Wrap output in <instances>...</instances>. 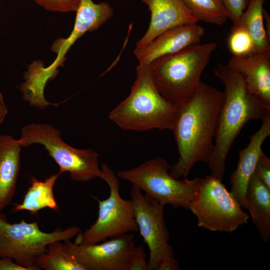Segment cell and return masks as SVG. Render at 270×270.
Here are the masks:
<instances>
[{"instance_id": "cell-19", "label": "cell", "mask_w": 270, "mask_h": 270, "mask_svg": "<svg viewBox=\"0 0 270 270\" xmlns=\"http://www.w3.org/2000/svg\"><path fill=\"white\" fill-rule=\"evenodd\" d=\"M60 175L58 172L54 174L44 181L31 177L30 186L24 196L22 202L15 204L12 211L16 212L26 210L35 214L46 208L57 210L58 207L54 198V187Z\"/></svg>"}, {"instance_id": "cell-29", "label": "cell", "mask_w": 270, "mask_h": 270, "mask_svg": "<svg viewBox=\"0 0 270 270\" xmlns=\"http://www.w3.org/2000/svg\"><path fill=\"white\" fill-rule=\"evenodd\" d=\"M179 264L174 258L166 260L160 263L158 270H178Z\"/></svg>"}, {"instance_id": "cell-17", "label": "cell", "mask_w": 270, "mask_h": 270, "mask_svg": "<svg viewBox=\"0 0 270 270\" xmlns=\"http://www.w3.org/2000/svg\"><path fill=\"white\" fill-rule=\"evenodd\" d=\"M22 147L10 135L0 136V211L14 196L20 168Z\"/></svg>"}, {"instance_id": "cell-27", "label": "cell", "mask_w": 270, "mask_h": 270, "mask_svg": "<svg viewBox=\"0 0 270 270\" xmlns=\"http://www.w3.org/2000/svg\"><path fill=\"white\" fill-rule=\"evenodd\" d=\"M255 172L270 190V159L265 154L262 152L255 168Z\"/></svg>"}, {"instance_id": "cell-6", "label": "cell", "mask_w": 270, "mask_h": 270, "mask_svg": "<svg viewBox=\"0 0 270 270\" xmlns=\"http://www.w3.org/2000/svg\"><path fill=\"white\" fill-rule=\"evenodd\" d=\"M81 232L79 227L72 226L45 232L40 230L37 222L24 220L11 224L0 211V258L13 260L28 270H40L36 264V258L46 252L49 244L70 240Z\"/></svg>"}, {"instance_id": "cell-24", "label": "cell", "mask_w": 270, "mask_h": 270, "mask_svg": "<svg viewBox=\"0 0 270 270\" xmlns=\"http://www.w3.org/2000/svg\"><path fill=\"white\" fill-rule=\"evenodd\" d=\"M46 10L52 12H76L81 0H34Z\"/></svg>"}, {"instance_id": "cell-23", "label": "cell", "mask_w": 270, "mask_h": 270, "mask_svg": "<svg viewBox=\"0 0 270 270\" xmlns=\"http://www.w3.org/2000/svg\"><path fill=\"white\" fill-rule=\"evenodd\" d=\"M228 47L232 56H246L256 52L252 37L240 25L232 24L228 39Z\"/></svg>"}, {"instance_id": "cell-11", "label": "cell", "mask_w": 270, "mask_h": 270, "mask_svg": "<svg viewBox=\"0 0 270 270\" xmlns=\"http://www.w3.org/2000/svg\"><path fill=\"white\" fill-rule=\"evenodd\" d=\"M67 252L88 270H125L136 246L133 234L110 238L101 244H77L64 241Z\"/></svg>"}, {"instance_id": "cell-8", "label": "cell", "mask_w": 270, "mask_h": 270, "mask_svg": "<svg viewBox=\"0 0 270 270\" xmlns=\"http://www.w3.org/2000/svg\"><path fill=\"white\" fill-rule=\"evenodd\" d=\"M212 176L200 178L188 209L198 226L211 232L231 233L250 218L226 188Z\"/></svg>"}, {"instance_id": "cell-4", "label": "cell", "mask_w": 270, "mask_h": 270, "mask_svg": "<svg viewBox=\"0 0 270 270\" xmlns=\"http://www.w3.org/2000/svg\"><path fill=\"white\" fill-rule=\"evenodd\" d=\"M216 48L214 42L199 43L152 62L148 65L160 94L178 107L187 102L198 88L202 74Z\"/></svg>"}, {"instance_id": "cell-5", "label": "cell", "mask_w": 270, "mask_h": 270, "mask_svg": "<svg viewBox=\"0 0 270 270\" xmlns=\"http://www.w3.org/2000/svg\"><path fill=\"white\" fill-rule=\"evenodd\" d=\"M17 140L22 148L34 144H42L59 166V174L68 172L73 180L85 182L104 178L99 167L98 153L92 149H78L68 145L62 139L60 131L52 124H27L22 128L20 138Z\"/></svg>"}, {"instance_id": "cell-9", "label": "cell", "mask_w": 270, "mask_h": 270, "mask_svg": "<svg viewBox=\"0 0 270 270\" xmlns=\"http://www.w3.org/2000/svg\"><path fill=\"white\" fill-rule=\"evenodd\" d=\"M104 180L108 184L110 193L105 200L94 196L98 205L96 222L84 232L76 236L74 244H90L99 243L107 238L139 232L134 207L131 200L121 197L119 192V178L106 164L101 167Z\"/></svg>"}, {"instance_id": "cell-26", "label": "cell", "mask_w": 270, "mask_h": 270, "mask_svg": "<svg viewBox=\"0 0 270 270\" xmlns=\"http://www.w3.org/2000/svg\"><path fill=\"white\" fill-rule=\"evenodd\" d=\"M233 24H238L240 17L248 4V0H222Z\"/></svg>"}, {"instance_id": "cell-12", "label": "cell", "mask_w": 270, "mask_h": 270, "mask_svg": "<svg viewBox=\"0 0 270 270\" xmlns=\"http://www.w3.org/2000/svg\"><path fill=\"white\" fill-rule=\"evenodd\" d=\"M204 34V28L197 23L176 26L161 33L146 46L135 48L134 54L138 65H148L158 58L200 43Z\"/></svg>"}, {"instance_id": "cell-3", "label": "cell", "mask_w": 270, "mask_h": 270, "mask_svg": "<svg viewBox=\"0 0 270 270\" xmlns=\"http://www.w3.org/2000/svg\"><path fill=\"white\" fill-rule=\"evenodd\" d=\"M179 107L164 98L157 90L149 65H138L128 96L112 109L109 119L124 130H172Z\"/></svg>"}, {"instance_id": "cell-22", "label": "cell", "mask_w": 270, "mask_h": 270, "mask_svg": "<svg viewBox=\"0 0 270 270\" xmlns=\"http://www.w3.org/2000/svg\"><path fill=\"white\" fill-rule=\"evenodd\" d=\"M182 0L198 21L222 25L230 19L222 0Z\"/></svg>"}, {"instance_id": "cell-13", "label": "cell", "mask_w": 270, "mask_h": 270, "mask_svg": "<svg viewBox=\"0 0 270 270\" xmlns=\"http://www.w3.org/2000/svg\"><path fill=\"white\" fill-rule=\"evenodd\" d=\"M76 12L70 34L67 38L57 40L52 46L58 56L48 67L54 71H57L58 66L62 64L67 52L78 39L88 32L97 30L114 15V10L108 2L96 4L92 0H81Z\"/></svg>"}, {"instance_id": "cell-31", "label": "cell", "mask_w": 270, "mask_h": 270, "mask_svg": "<svg viewBox=\"0 0 270 270\" xmlns=\"http://www.w3.org/2000/svg\"><path fill=\"white\" fill-rule=\"evenodd\" d=\"M4 98L2 94L0 92V105L4 104Z\"/></svg>"}, {"instance_id": "cell-1", "label": "cell", "mask_w": 270, "mask_h": 270, "mask_svg": "<svg viewBox=\"0 0 270 270\" xmlns=\"http://www.w3.org/2000/svg\"><path fill=\"white\" fill-rule=\"evenodd\" d=\"M224 98L223 92L202 82L194 96L179 107L172 130L179 156L169 172L174 178H186L196 163L208 162Z\"/></svg>"}, {"instance_id": "cell-21", "label": "cell", "mask_w": 270, "mask_h": 270, "mask_svg": "<svg viewBox=\"0 0 270 270\" xmlns=\"http://www.w3.org/2000/svg\"><path fill=\"white\" fill-rule=\"evenodd\" d=\"M36 265L45 270H88L66 250L62 241L49 244L46 250L36 258Z\"/></svg>"}, {"instance_id": "cell-16", "label": "cell", "mask_w": 270, "mask_h": 270, "mask_svg": "<svg viewBox=\"0 0 270 270\" xmlns=\"http://www.w3.org/2000/svg\"><path fill=\"white\" fill-rule=\"evenodd\" d=\"M262 121L259 130L250 136L248 146L238 151V161L231 174L230 194L240 206L246 210L245 194L250 178L254 172L258 160L262 153V146L270 135V114Z\"/></svg>"}, {"instance_id": "cell-20", "label": "cell", "mask_w": 270, "mask_h": 270, "mask_svg": "<svg viewBox=\"0 0 270 270\" xmlns=\"http://www.w3.org/2000/svg\"><path fill=\"white\" fill-rule=\"evenodd\" d=\"M265 0H248L246 8L241 15L238 24L252 37L256 52L270 50V39L264 19L263 7Z\"/></svg>"}, {"instance_id": "cell-10", "label": "cell", "mask_w": 270, "mask_h": 270, "mask_svg": "<svg viewBox=\"0 0 270 270\" xmlns=\"http://www.w3.org/2000/svg\"><path fill=\"white\" fill-rule=\"evenodd\" d=\"M132 202L139 232L149 250L148 270H158L164 261L174 258L168 242L170 232L164 219V206L150 198L134 186H132Z\"/></svg>"}, {"instance_id": "cell-14", "label": "cell", "mask_w": 270, "mask_h": 270, "mask_svg": "<svg viewBox=\"0 0 270 270\" xmlns=\"http://www.w3.org/2000/svg\"><path fill=\"white\" fill-rule=\"evenodd\" d=\"M150 13L148 28L136 48L146 46L164 32L180 26L198 23L196 16L182 0H141Z\"/></svg>"}, {"instance_id": "cell-25", "label": "cell", "mask_w": 270, "mask_h": 270, "mask_svg": "<svg viewBox=\"0 0 270 270\" xmlns=\"http://www.w3.org/2000/svg\"><path fill=\"white\" fill-rule=\"evenodd\" d=\"M125 270H148L146 253L142 245L136 246L126 264Z\"/></svg>"}, {"instance_id": "cell-15", "label": "cell", "mask_w": 270, "mask_h": 270, "mask_svg": "<svg viewBox=\"0 0 270 270\" xmlns=\"http://www.w3.org/2000/svg\"><path fill=\"white\" fill-rule=\"evenodd\" d=\"M228 65L242 76L248 92L270 108V50L232 56Z\"/></svg>"}, {"instance_id": "cell-30", "label": "cell", "mask_w": 270, "mask_h": 270, "mask_svg": "<svg viewBox=\"0 0 270 270\" xmlns=\"http://www.w3.org/2000/svg\"><path fill=\"white\" fill-rule=\"evenodd\" d=\"M8 113V108L6 104L0 105V126L2 124Z\"/></svg>"}, {"instance_id": "cell-2", "label": "cell", "mask_w": 270, "mask_h": 270, "mask_svg": "<svg viewBox=\"0 0 270 270\" xmlns=\"http://www.w3.org/2000/svg\"><path fill=\"white\" fill-rule=\"evenodd\" d=\"M214 72L224 90L208 164L210 176L222 181L226 158L236 138L247 122L266 118L270 114V108L248 92L242 76L228 64H218Z\"/></svg>"}, {"instance_id": "cell-18", "label": "cell", "mask_w": 270, "mask_h": 270, "mask_svg": "<svg viewBox=\"0 0 270 270\" xmlns=\"http://www.w3.org/2000/svg\"><path fill=\"white\" fill-rule=\"evenodd\" d=\"M246 210L252 218L264 242L270 238V190L256 174L253 173L245 194Z\"/></svg>"}, {"instance_id": "cell-7", "label": "cell", "mask_w": 270, "mask_h": 270, "mask_svg": "<svg viewBox=\"0 0 270 270\" xmlns=\"http://www.w3.org/2000/svg\"><path fill=\"white\" fill-rule=\"evenodd\" d=\"M170 168L166 160L157 157L132 169L119 170L116 174L164 206L188 210L200 178L179 180L170 174Z\"/></svg>"}, {"instance_id": "cell-28", "label": "cell", "mask_w": 270, "mask_h": 270, "mask_svg": "<svg viewBox=\"0 0 270 270\" xmlns=\"http://www.w3.org/2000/svg\"><path fill=\"white\" fill-rule=\"evenodd\" d=\"M0 270H28L21 266L9 258H2L0 259Z\"/></svg>"}]
</instances>
